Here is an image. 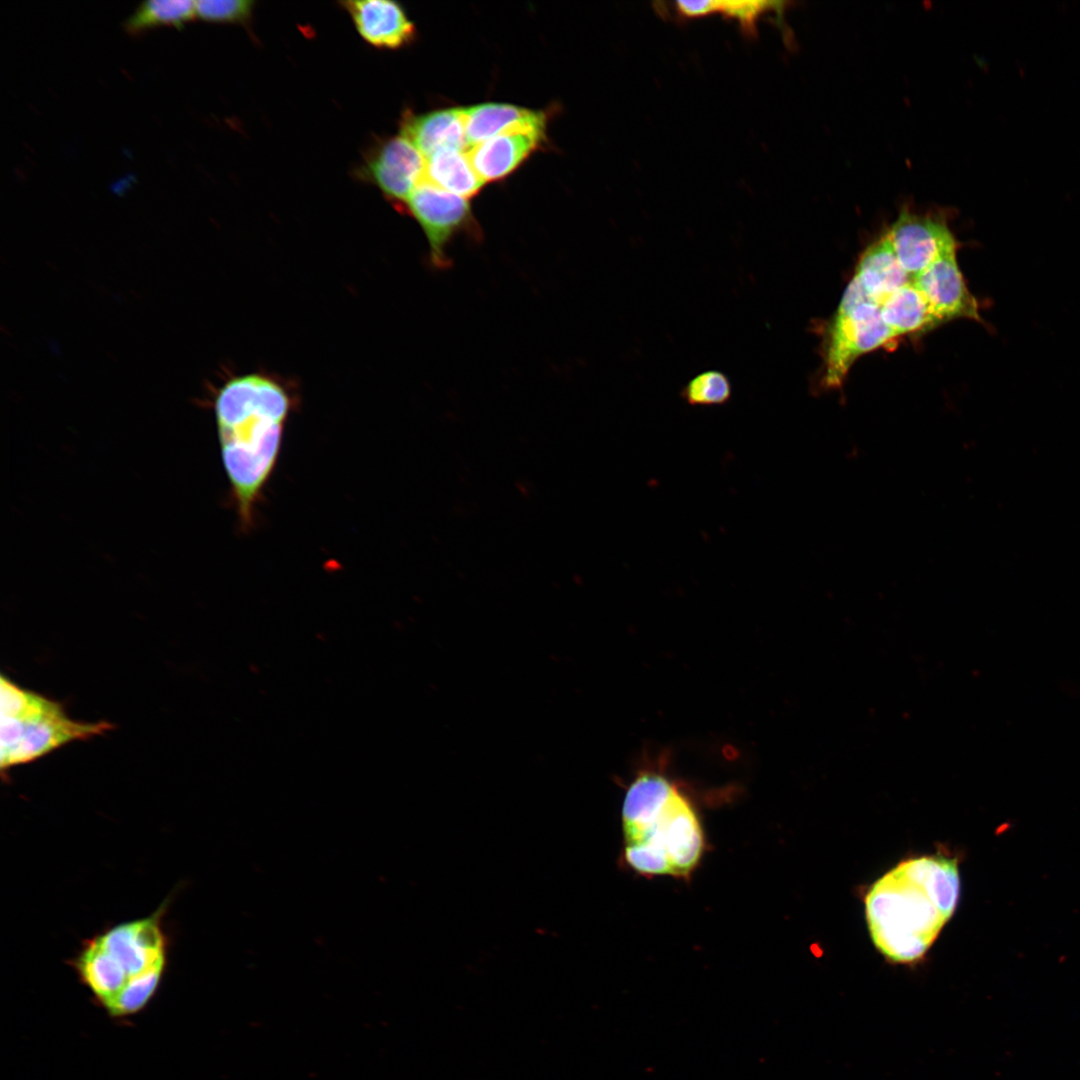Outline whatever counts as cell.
Listing matches in <instances>:
<instances>
[{
    "instance_id": "obj_2",
    "label": "cell",
    "mask_w": 1080,
    "mask_h": 1080,
    "mask_svg": "<svg viewBox=\"0 0 1080 1080\" xmlns=\"http://www.w3.org/2000/svg\"><path fill=\"white\" fill-rule=\"evenodd\" d=\"M290 408L286 390L264 376L235 377L217 392L221 457L244 526L276 466Z\"/></svg>"
},
{
    "instance_id": "obj_1",
    "label": "cell",
    "mask_w": 1080,
    "mask_h": 1080,
    "mask_svg": "<svg viewBox=\"0 0 1080 1080\" xmlns=\"http://www.w3.org/2000/svg\"><path fill=\"white\" fill-rule=\"evenodd\" d=\"M959 896L956 858L934 854L899 862L865 894L874 946L889 962H919L954 914Z\"/></svg>"
},
{
    "instance_id": "obj_7",
    "label": "cell",
    "mask_w": 1080,
    "mask_h": 1080,
    "mask_svg": "<svg viewBox=\"0 0 1080 1080\" xmlns=\"http://www.w3.org/2000/svg\"><path fill=\"white\" fill-rule=\"evenodd\" d=\"M884 235L900 266L913 276L923 272L943 251L957 246L943 217L911 213L907 209L902 210Z\"/></svg>"
},
{
    "instance_id": "obj_4",
    "label": "cell",
    "mask_w": 1080,
    "mask_h": 1080,
    "mask_svg": "<svg viewBox=\"0 0 1080 1080\" xmlns=\"http://www.w3.org/2000/svg\"><path fill=\"white\" fill-rule=\"evenodd\" d=\"M0 768L33 762L73 741L89 740L113 729L107 721L70 719L62 703L0 677Z\"/></svg>"
},
{
    "instance_id": "obj_22",
    "label": "cell",
    "mask_w": 1080,
    "mask_h": 1080,
    "mask_svg": "<svg viewBox=\"0 0 1080 1080\" xmlns=\"http://www.w3.org/2000/svg\"><path fill=\"white\" fill-rule=\"evenodd\" d=\"M677 13L686 18L707 16L718 11V1H677L675 3Z\"/></svg>"
},
{
    "instance_id": "obj_17",
    "label": "cell",
    "mask_w": 1080,
    "mask_h": 1080,
    "mask_svg": "<svg viewBox=\"0 0 1080 1080\" xmlns=\"http://www.w3.org/2000/svg\"><path fill=\"white\" fill-rule=\"evenodd\" d=\"M167 962H162L127 981L123 988L102 1008L107 1015L123 1019L141 1012L152 1000L165 973Z\"/></svg>"
},
{
    "instance_id": "obj_13",
    "label": "cell",
    "mask_w": 1080,
    "mask_h": 1080,
    "mask_svg": "<svg viewBox=\"0 0 1080 1080\" xmlns=\"http://www.w3.org/2000/svg\"><path fill=\"white\" fill-rule=\"evenodd\" d=\"M853 278L866 297L881 307L883 302L908 283L913 275L906 273L900 266L890 242L883 234L864 251Z\"/></svg>"
},
{
    "instance_id": "obj_11",
    "label": "cell",
    "mask_w": 1080,
    "mask_h": 1080,
    "mask_svg": "<svg viewBox=\"0 0 1080 1080\" xmlns=\"http://www.w3.org/2000/svg\"><path fill=\"white\" fill-rule=\"evenodd\" d=\"M341 4L351 16L359 35L376 48L398 49L415 39L414 23L395 1L356 0Z\"/></svg>"
},
{
    "instance_id": "obj_15",
    "label": "cell",
    "mask_w": 1080,
    "mask_h": 1080,
    "mask_svg": "<svg viewBox=\"0 0 1080 1080\" xmlns=\"http://www.w3.org/2000/svg\"><path fill=\"white\" fill-rule=\"evenodd\" d=\"M915 276L881 305V319L895 338L928 330L942 323L915 285Z\"/></svg>"
},
{
    "instance_id": "obj_14",
    "label": "cell",
    "mask_w": 1080,
    "mask_h": 1080,
    "mask_svg": "<svg viewBox=\"0 0 1080 1080\" xmlns=\"http://www.w3.org/2000/svg\"><path fill=\"white\" fill-rule=\"evenodd\" d=\"M468 149L505 131L525 125H546L543 111L506 104L482 103L463 108Z\"/></svg>"
},
{
    "instance_id": "obj_8",
    "label": "cell",
    "mask_w": 1080,
    "mask_h": 1080,
    "mask_svg": "<svg viewBox=\"0 0 1080 1080\" xmlns=\"http://www.w3.org/2000/svg\"><path fill=\"white\" fill-rule=\"evenodd\" d=\"M426 157L404 135L390 137L369 155L363 176L395 203L405 205L425 179Z\"/></svg>"
},
{
    "instance_id": "obj_3",
    "label": "cell",
    "mask_w": 1080,
    "mask_h": 1080,
    "mask_svg": "<svg viewBox=\"0 0 1080 1080\" xmlns=\"http://www.w3.org/2000/svg\"><path fill=\"white\" fill-rule=\"evenodd\" d=\"M624 860L645 876L687 878L704 851L703 829L679 786L657 771L641 772L622 805Z\"/></svg>"
},
{
    "instance_id": "obj_16",
    "label": "cell",
    "mask_w": 1080,
    "mask_h": 1080,
    "mask_svg": "<svg viewBox=\"0 0 1080 1080\" xmlns=\"http://www.w3.org/2000/svg\"><path fill=\"white\" fill-rule=\"evenodd\" d=\"M425 180L455 195L469 199L485 184L474 170L467 151L439 150L426 158Z\"/></svg>"
},
{
    "instance_id": "obj_10",
    "label": "cell",
    "mask_w": 1080,
    "mask_h": 1080,
    "mask_svg": "<svg viewBox=\"0 0 1080 1080\" xmlns=\"http://www.w3.org/2000/svg\"><path fill=\"white\" fill-rule=\"evenodd\" d=\"M546 125H525L491 137L467 150L484 183L501 180L516 170L545 138Z\"/></svg>"
},
{
    "instance_id": "obj_21",
    "label": "cell",
    "mask_w": 1080,
    "mask_h": 1080,
    "mask_svg": "<svg viewBox=\"0 0 1080 1080\" xmlns=\"http://www.w3.org/2000/svg\"><path fill=\"white\" fill-rule=\"evenodd\" d=\"M783 2L768 1H719L718 12L736 19L742 28L754 33L757 19L769 10H779Z\"/></svg>"
},
{
    "instance_id": "obj_12",
    "label": "cell",
    "mask_w": 1080,
    "mask_h": 1080,
    "mask_svg": "<svg viewBox=\"0 0 1080 1080\" xmlns=\"http://www.w3.org/2000/svg\"><path fill=\"white\" fill-rule=\"evenodd\" d=\"M401 127L402 135L426 158L443 149L468 150L462 107L407 114Z\"/></svg>"
},
{
    "instance_id": "obj_18",
    "label": "cell",
    "mask_w": 1080,
    "mask_h": 1080,
    "mask_svg": "<svg viewBox=\"0 0 1080 1080\" xmlns=\"http://www.w3.org/2000/svg\"><path fill=\"white\" fill-rule=\"evenodd\" d=\"M196 16L195 1L148 0L140 3L124 23L129 33L158 26H181Z\"/></svg>"
},
{
    "instance_id": "obj_6",
    "label": "cell",
    "mask_w": 1080,
    "mask_h": 1080,
    "mask_svg": "<svg viewBox=\"0 0 1080 1080\" xmlns=\"http://www.w3.org/2000/svg\"><path fill=\"white\" fill-rule=\"evenodd\" d=\"M167 903L147 917L126 921L90 938L131 979L167 962L168 938L163 927Z\"/></svg>"
},
{
    "instance_id": "obj_9",
    "label": "cell",
    "mask_w": 1080,
    "mask_h": 1080,
    "mask_svg": "<svg viewBox=\"0 0 1080 1080\" xmlns=\"http://www.w3.org/2000/svg\"><path fill=\"white\" fill-rule=\"evenodd\" d=\"M956 248L946 249L923 272L915 275V285L942 323L956 318L983 323L978 302L967 288L959 269Z\"/></svg>"
},
{
    "instance_id": "obj_19",
    "label": "cell",
    "mask_w": 1080,
    "mask_h": 1080,
    "mask_svg": "<svg viewBox=\"0 0 1080 1080\" xmlns=\"http://www.w3.org/2000/svg\"><path fill=\"white\" fill-rule=\"evenodd\" d=\"M680 396L691 406L723 405L732 396V385L723 372L707 370L690 379Z\"/></svg>"
},
{
    "instance_id": "obj_20",
    "label": "cell",
    "mask_w": 1080,
    "mask_h": 1080,
    "mask_svg": "<svg viewBox=\"0 0 1080 1080\" xmlns=\"http://www.w3.org/2000/svg\"><path fill=\"white\" fill-rule=\"evenodd\" d=\"M254 2L250 0L195 1L196 16L212 22H245L251 16Z\"/></svg>"
},
{
    "instance_id": "obj_5",
    "label": "cell",
    "mask_w": 1080,
    "mask_h": 1080,
    "mask_svg": "<svg viewBox=\"0 0 1080 1080\" xmlns=\"http://www.w3.org/2000/svg\"><path fill=\"white\" fill-rule=\"evenodd\" d=\"M405 206L422 228L429 246L432 266H449L448 249L454 238L473 232L474 218L468 199L422 180L410 194Z\"/></svg>"
}]
</instances>
